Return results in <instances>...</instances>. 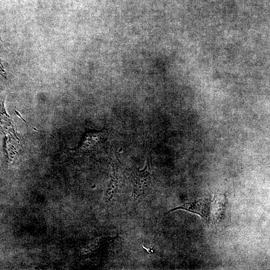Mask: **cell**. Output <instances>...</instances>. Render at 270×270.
<instances>
[{"label": "cell", "instance_id": "7a4b0ae2", "mask_svg": "<svg viewBox=\"0 0 270 270\" xmlns=\"http://www.w3.org/2000/svg\"><path fill=\"white\" fill-rule=\"evenodd\" d=\"M150 164L148 162L144 170L134 172L131 174V180L136 196L142 194L148 188L150 178Z\"/></svg>", "mask_w": 270, "mask_h": 270}, {"label": "cell", "instance_id": "5b68a950", "mask_svg": "<svg viewBox=\"0 0 270 270\" xmlns=\"http://www.w3.org/2000/svg\"></svg>", "mask_w": 270, "mask_h": 270}, {"label": "cell", "instance_id": "3957f363", "mask_svg": "<svg viewBox=\"0 0 270 270\" xmlns=\"http://www.w3.org/2000/svg\"><path fill=\"white\" fill-rule=\"evenodd\" d=\"M178 209H183L197 214L206 220L210 219V201L208 198H200L194 200L191 202L174 208L172 211Z\"/></svg>", "mask_w": 270, "mask_h": 270}, {"label": "cell", "instance_id": "6da1fadb", "mask_svg": "<svg viewBox=\"0 0 270 270\" xmlns=\"http://www.w3.org/2000/svg\"><path fill=\"white\" fill-rule=\"evenodd\" d=\"M0 132L5 136V149L10 157L18 148L19 142L10 118L6 112L4 100L0 102Z\"/></svg>", "mask_w": 270, "mask_h": 270}, {"label": "cell", "instance_id": "277c9868", "mask_svg": "<svg viewBox=\"0 0 270 270\" xmlns=\"http://www.w3.org/2000/svg\"><path fill=\"white\" fill-rule=\"evenodd\" d=\"M102 131L86 133L78 148L86 151L98 150L102 147L104 140V132Z\"/></svg>", "mask_w": 270, "mask_h": 270}]
</instances>
